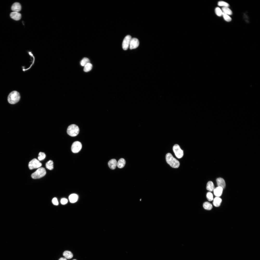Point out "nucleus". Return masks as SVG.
<instances>
[{
	"instance_id": "f257e3e1",
	"label": "nucleus",
	"mask_w": 260,
	"mask_h": 260,
	"mask_svg": "<svg viewBox=\"0 0 260 260\" xmlns=\"http://www.w3.org/2000/svg\"><path fill=\"white\" fill-rule=\"evenodd\" d=\"M166 159L167 163L172 167L177 168L179 167L180 164L179 162L171 153H168L166 154Z\"/></svg>"
},
{
	"instance_id": "f03ea898",
	"label": "nucleus",
	"mask_w": 260,
	"mask_h": 260,
	"mask_svg": "<svg viewBox=\"0 0 260 260\" xmlns=\"http://www.w3.org/2000/svg\"><path fill=\"white\" fill-rule=\"evenodd\" d=\"M19 93L16 91H13L9 94L7 98L8 102L11 104H15L18 102L20 98Z\"/></svg>"
},
{
	"instance_id": "7ed1b4c3",
	"label": "nucleus",
	"mask_w": 260,
	"mask_h": 260,
	"mask_svg": "<svg viewBox=\"0 0 260 260\" xmlns=\"http://www.w3.org/2000/svg\"><path fill=\"white\" fill-rule=\"evenodd\" d=\"M79 129L78 127L75 124H72L69 125L67 130V133L68 134L71 136H76L79 133Z\"/></svg>"
},
{
	"instance_id": "20e7f679",
	"label": "nucleus",
	"mask_w": 260,
	"mask_h": 260,
	"mask_svg": "<svg viewBox=\"0 0 260 260\" xmlns=\"http://www.w3.org/2000/svg\"><path fill=\"white\" fill-rule=\"evenodd\" d=\"M46 174L45 169L43 167L39 168L31 175V177L33 179L40 178L45 176Z\"/></svg>"
},
{
	"instance_id": "39448f33",
	"label": "nucleus",
	"mask_w": 260,
	"mask_h": 260,
	"mask_svg": "<svg viewBox=\"0 0 260 260\" xmlns=\"http://www.w3.org/2000/svg\"><path fill=\"white\" fill-rule=\"evenodd\" d=\"M173 150L176 157L178 158H182L183 155V150L177 144L175 145L173 147Z\"/></svg>"
},
{
	"instance_id": "423d86ee",
	"label": "nucleus",
	"mask_w": 260,
	"mask_h": 260,
	"mask_svg": "<svg viewBox=\"0 0 260 260\" xmlns=\"http://www.w3.org/2000/svg\"><path fill=\"white\" fill-rule=\"evenodd\" d=\"M42 163L39 161L36 158H34L30 161L28 164V167L30 169L40 168L42 165Z\"/></svg>"
},
{
	"instance_id": "0eeeda50",
	"label": "nucleus",
	"mask_w": 260,
	"mask_h": 260,
	"mask_svg": "<svg viewBox=\"0 0 260 260\" xmlns=\"http://www.w3.org/2000/svg\"><path fill=\"white\" fill-rule=\"evenodd\" d=\"M82 147L81 143L78 141H76L72 143L71 147V150L73 153H77L80 151Z\"/></svg>"
},
{
	"instance_id": "6e6552de",
	"label": "nucleus",
	"mask_w": 260,
	"mask_h": 260,
	"mask_svg": "<svg viewBox=\"0 0 260 260\" xmlns=\"http://www.w3.org/2000/svg\"><path fill=\"white\" fill-rule=\"evenodd\" d=\"M131 38V36L129 35H128L125 37L122 44V47L124 50H126L128 49Z\"/></svg>"
},
{
	"instance_id": "1a4fd4ad",
	"label": "nucleus",
	"mask_w": 260,
	"mask_h": 260,
	"mask_svg": "<svg viewBox=\"0 0 260 260\" xmlns=\"http://www.w3.org/2000/svg\"><path fill=\"white\" fill-rule=\"evenodd\" d=\"M139 45L138 40L136 38H131L129 48L130 49H135L138 47Z\"/></svg>"
},
{
	"instance_id": "9d476101",
	"label": "nucleus",
	"mask_w": 260,
	"mask_h": 260,
	"mask_svg": "<svg viewBox=\"0 0 260 260\" xmlns=\"http://www.w3.org/2000/svg\"><path fill=\"white\" fill-rule=\"evenodd\" d=\"M21 6L19 2H16L12 5L11 8L13 12H18L21 9Z\"/></svg>"
},
{
	"instance_id": "9b49d317",
	"label": "nucleus",
	"mask_w": 260,
	"mask_h": 260,
	"mask_svg": "<svg viewBox=\"0 0 260 260\" xmlns=\"http://www.w3.org/2000/svg\"><path fill=\"white\" fill-rule=\"evenodd\" d=\"M10 15L12 19L16 20H20L21 18V14L18 12H12L10 13Z\"/></svg>"
},
{
	"instance_id": "f8f14e48",
	"label": "nucleus",
	"mask_w": 260,
	"mask_h": 260,
	"mask_svg": "<svg viewBox=\"0 0 260 260\" xmlns=\"http://www.w3.org/2000/svg\"><path fill=\"white\" fill-rule=\"evenodd\" d=\"M223 188L220 187H218L214 188L213 190L214 195L217 197H219L222 195Z\"/></svg>"
},
{
	"instance_id": "ddd939ff",
	"label": "nucleus",
	"mask_w": 260,
	"mask_h": 260,
	"mask_svg": "<svg viewBox=\"0 0 260 260\" xmlns=\"http://www.w3.org/2000/svg\"><path fill=\"white\" fill-rule=\"evenodd\" d=\"M117 162L115 159L110 160L108 162V165L109 168L112 169H115L117 165Z\"/></svg>"
},
{
	"instance_id": "4468645a",
	"label": "nucleus",
	"mask_w": 260,
	"mask_h": 260,
	"mask_svg": "<svg viewBox=\"0 0 260 260\" xmlns=\"http://www.w3.org/2000/svg\"><path fill=\"white\" fill-rule=\"evenodd\" d=\"M217 184L218 187H221L223 189L226 186L225 182L224 180L222 178H219L216 179Z\"/></svg>"
},
{
	"instance_id": "2eb2a0df",
	"label": "nucleus",
	"mask_w": 260,
	"mask_h": 260,
	"mask_svg": "<svg viewBox=\"0 0 260 260\" xmlns=\"http://www.w3.org/2000/svg\"><path fill=\"white\" fill-rule=\"evenodd\" d=\"M78 198V195L76 194H71L69 196V198L70 202L72 203H74L76 202Z\"/></svg>"
},
{
	"instance_id": "dca6fc26",
	"label": "nucleus",
	"mask_w": 260,
	"mask_h": 260,
	"mask_svg": "<svg viewBox=\"0 0 260 260\" xmlns=\"http://www.w3.org/2000/svg\"><path fill=\"white\" fill-rule=\"evenodd\" d=\"M222 202V199L219 197H216L213 200V204L216 207L220 206Z\"/></svg>"
},
{
	"instance_id": "f3484780",
	"label": "nucleus",
	"mask_w": 260,
	"mask_h": 260,
	"mask_svg": "<svg viewBox=\"0 0 260 260\" xmlns=\"http://www.w3.org/2000/svg\"><path fill=\"white\" fill-rule=\"evenodd\" d=\"M63 255L65 258L68 259H71L73 256L72 253L71 251H64L63 253Z\"/></svg>"
},
{
	"instance_id": "a211bd4d",
	"label": "nucleus",
	"mask_w": 260,
	"mask_h": 260,
	"mask_svg": "<svg viewBox=\"0 0 260 260\" xmlns=\"http://www.w3.org/2000/svg\"><path fill=\"white\" fill-rule=\"evenodd\" d=\"M214 188V186L213 182L211 181L208 182L207 185V189L210 191H213Z\"/></svg>"
},
{
	"instance_id": "6ab92c4d",
	"label": "nucleus",
	"mask_w": 260,
	"mask_h": 260,
	"mask_svg": "<svg viewBox=\"0 0 260 260\" xmlns=\"http://www.w3.org/2000/svg\"><path fill=\"white\" fill-rule=\"evenodd\" d=\"M125 161L124 159L123 158L120 159L117 163V167L119 168H123L125 165Z\"/></svg>"
},
{
	"instance_id": "aec40b11",
	"label": "nucleus",
	"mask_w": 260,
	"mask_h": 260,
	"mask_svg": "<svg viewBox=\"0 0 260 260\" xmlns=\"http://www.w3.org/2000/svg\"><path fill=\"white\" fill-rule=\"evenodd\" d=\"M203 207L205 209L208 210H211L212 208V204L208 202H205L203 204Z\"/></svg>"
},
{
	"instance_id": "412c9836",
	"label": "nucleus",
	"mask_w": 260,
	"mask_h": 260,
	"mask_svg": "<svg viewBox=\"0 0 260 260\" xmlns=\"http://www.w3.org/2000/svg\"><path fill=\"white\" fill-rule=\"evenodd\" d=\"M222 11L223 13L228 15H231L232 14L231 10L228 7H223Z\"/></svg>"
},
{
	"instance_id": "4be33fe9",
	"label": "nucleus",
	"mask_w": 260,
	"mask_h": 260,
	"mask_svg": "<svg viewBox=\"0 0 260 260\" xmlns=\"http://www.w3.org/2000/svg\"><path fill=\"white\" fill-rule=\"evenodd\" d=\"M46 168L48 169L52 170L53 168V162L51 160H50L46 163Z\"/></svg>"
},
{
	"instance_id": "5701e85b",
	"label": "nucleus",
	"mask_w": 260,
	"mask_h": 260,
	"mask_svg": "<svg viewBox=\"0 0 260 260\" xmlns=\"http://www.w3.org/2000/svg\"><path fill=\"white\" fill-rule=\"evenodd\" d=\"M92 65L90 63H89L84 66V70L85 72H88L90 71L92 69Z\"/></svg>"
},
{
	"instance_id": "b1692460",
	"label": "nucleus",
	"mask_w": 260,
	"mask_h": 260,
	"mask_svg": "<svg viewBox=\"0 0 260 260\" xmlns=\"http://www.w3.org/2000/svg\"><path fill=\"white\" fill-rule=\"evenodd\" d=\"M90 63L89 59L86 58H84L81 61L80 64L82 66H84L87 64Z\"/></svg>"
},
{
	"instance_id": "393cba45",
	"label": "nucleus",
	"mask_w": 260,
	"mask_h": 260,
	"mask_svg": "<svg viewBox=\"0 0 260 260\" xmlns=\"http://www.w3.org/2000/svg\"><path fill=\"white\" fill-rule=\"evenodd\" d=\"M216 14L218 16L220 17L222 15L223 12L222 10L219 7H216L215 10Z\"/></svg>"
},
{
	"instance_id": "a878e982",
	"label": "nucleus",
	"mask_w": 260,
	"mask_h": 260,
	"mask_svg": "<svg viewBox=\"0 0 260 260\" xmlns=\"http://www.w3.org/2000/svg\"><path fill=\"white\" fill-rule=\"evenodd\" d=\"M218 5L220 6H223V7H228L229 5L228 3L223 1H220L218 2Z\"/></svg>"
},
{
	"instance_id": "bb28decb",
	"label": "nucleus",
	"mask_w": 260,
	"mask_h": 260,
	"mask_svg": "<svg viewBox=\"0 0 260 260\" xmlns=\"http://www.w3.org/2000/svg\"><path fill=\"white\" fill-rule=\"evenodd\" d=\"M46 156V155L44 153L40 152L39 153L38 158L39 160L41 161L45 158Z\"/></svg>"
},
{
	"instance_id": "cd10ccee",
	"label": "nucleus",
	"mask_w": 260,
	"mask_h": 260,
	"mask_svg": "<svg viewBox=\"0 0 260 260\" xmlns=\"http://www.w3.org/2000/svg\"><path fill=\"white\" fill-rule=\"evenodd\" d=\"M222 15L224 19L226 21L229 22L231 20V18L229 15L223 13Z\"/></svg>"
},
{
	"instance_id": "c85d7f7f",
	"label": "nucleus",
	"mask_w": 260,
	"mask_h": 260,
	"mask_svg": "<svg viewBox=\"0 0 260 260\" xmlns=\"http://www.w3.org/2000/svg\"><path fill=\"white\" fill-rule=\"evenodd\" d=\"M206 197L207 199L209 201H211L213 199V194L210 192H208L207 193Z\"/></svg>"
},
{
	"instance_id": "c756f323",
	"label": "nucleus",
	"mask_w": 260,
	"mask_h": 260,
	"mask_svg": "<svg viewBox=\"0 0 260 260\" xmlns=\"http://www.w3.org/2000/svg\"><path fill=\"white\" fill-rule=\"evenodd\" d=\"M52 201L53 204L55 205H58V200L56 197L52 199Z\"/></svg>"
},
{
	"instance_id": "7c9ffc66",
	"label": "nucleus",
	"mask_w": 260,
	"mask_h": 260,
	"mask_svg": "<svg viewBox=\"0 0 260 260\" xmlns=\"http://www.w3.org/2000/svg\"><path fill=\"white\" fill-rule=\"evenodd\" d=\"M68 200L67 199L65 198H62L60 201L61 203L63 205L65 204H66Z\"/></svg>"
},
{
	"instance_id": "2f4dec72",
	"label": "nucleus",
	"mask_w": 260,
	"mask_h": 260,
	"mask_svg": "<svg viewBox=\"0 0 260 260\" xmlns=\"http://www.w3.org/2000/svg\"><path fill=\"white\" fill-rule=\"evenodd\" d=\"M58 260H67L65 258L61 257Z\"/></svg>"
},
{
	"instance_id": "473e14b6",
	"label": "nucleus",
	"mask_w": 260,
	"mask_h": 260,
	"mask_svg": "<svg viewBox=\"0 0 260 260\" xmlns=\"http://www.w3.org/2000/svg\"><path fill=\"white\" fill-rule=\"evenodd\" d=\"M76 260V259H74V260Z\"/></svg>"
}]
</instances>
